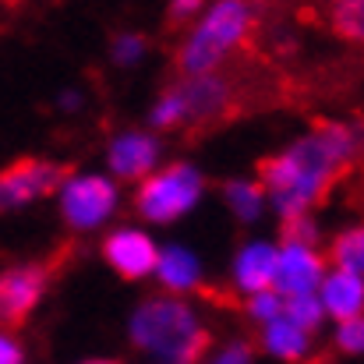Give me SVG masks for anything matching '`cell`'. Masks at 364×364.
Listing matches in <instances>:
<instances>
[{
  "label": "cell",
  "instance_id": "1",
  "mask_svg": "<svg viewBox=\"0 0 364 364\" xmlns=\"http://www.w3.org/2000/svg\"><path fill=\"white\" fill-rule=\"evenodd\" d=\"M364 152V127L354 121H322L279 156L262 159L258 184L283 220L311 216L318 202Z\"/></svg>",
  "mask_w": 364,
  "mask_h": 364
},
{
  "label": "cell",
  "instance_id": "2",
  "mask_svg": "<svg viewBox=\"0 0 364 364\" xmlns=\"http://www.w3.org/2000/svg\"><path fill=\"white\" fill-rule=\"evenodd\" d=\"M131 336L138 347L170 364H198L209 350V333L181 297H152L134 311Z\"/></svg>",
  "mask_w": 364,
  "mask_h": 364
},
{
  "label": "cell",
  "instance_id": "3",
  "mask_svg": "<svg viewBox=\"0 0 364 364\" xmlns=\"http://www.w3.org/2000/svg\"><path fill=\"white\" fill-rule=\"evenodd\" d=\"M255 25H258V18H251V11L244 4H216L209 11V18L184 43V50H181V71L188 78L213 75L234 50L251 46Z\"/></svg>",
  "mask_w": 364,
  "mask_h": 364
},
{
  "label": "cell",
  "instance_id": "4",
  "mask_svg": "<svg viewBox=\"0 0 364 364\" xmlns=\"http://www.w3.org/2000/svg\"><path fill=\"white\" fill-rule=\"evenodd\" d=\"M198 191H202V177L191 166L173 163V166H166V170H159V173L141 181L138 209H141V216H149L156 223H166V220L188 213L195 205Z\"/></svg>",
  "mask_w": 364,
  "mask_h": 364
},
{
  "label": "cell",
  "instance_id": "5",
  "mask_svg": "<svg viewBox=\"0 0 364 364\" xmlns=\"http://www.w3.org/2000/svg\"><path fill=\"white\" fill-rule=\"evenodd\" d=\"M64 255L68 251H60L46 262H36V265H18V269L0 272V329H18L28 322L50 276L60 269Z\"/></svg>",
  "mask_w": 364,
  "mask_h": 364
},
{
  "label": "cell",
  "instance_id": "6",
  "mask_svg": "<svg viewBox=\"0 0 364 364\" xmlns=\"http://www.w3.org/2000/svg\"><path fill=\"white\" fill-rule=\"evenodd\" d=\"M64 181H71V166H57V163H43V159H18L7 170H0V213L25 205L32 198H43L50 191H57Z\"/></svg>",
  "mask_w": 364,
  "mask_h": 364
},
{
  "label": "cell",
  "instance_id": "7",
  "mask_svg": "<svg viewBox=\"0 0 364 364\" xmlns=\"http://www.w3.org/2000/svg\"><path fill=\"white\" fill-rule=\"evenodd\" d=\"M326 272H329V258H326V251H318V247H304V244H279L272 290H276L283 301H287V297L318 294Z\"/></svg>",
  "mask_w": 364,
  "mask_h": 364
},
{
  "label": "cell",
  "instance_id": "8",
  "mask_svg": "<svg viewBox=\"0 0 364 364\" xmlns=\"http://www.w3.org/2000/svg\"><path fill=\"white\" fill-rule=\"evenodd\" d=\"M114 202H117V191H114V184L107 177L68 181V188H64V220L75 230H89L100 220L110 216Z\"/></svg>",
  "mask_w": 364,
  "mask_h": 364
},
{
  "label": "cell",
  "instance_id": "9",
  "mask_svg": "<svg viewBox=\"0 0 364 364\" xmlns=\"http://www.w3.org/2000/svg\"><path fill=\"white\" fill-rule=\"evenodd\" d=\"M318 301H322L326 318H333L336 326L340 322H350V318H361L364 315V276L343 272V269H333L329 265V272H326V279L318 287Z\"/></svg>",
  "mask_w": 364,
  "mask_h": 364
},
{
  "label": "cell",
  "instance_id": "10",
  "mask_svg": "<svg viewBox=\"0 0 364 364\" xmlns=\"http://www.w3.org/2000/svg\"><path fill=\"white\" fill-rule=\"evenodd\" d=\"M103 255H107V262L121 272L124 279H138V276L152 272L156 262H159L156 244L149 241L145 234H138V230H121V234L107 237Z\"/></svg>",
  "mask_w": 364,
  "mask_h": 364
},
{
  "label": "cell",
  "instance_id": "11",
  "mask_svg": "<svg viewBox=\"0 0 364 364\" xmlns=\"http://www.w3.org/2000/svg\"><path fill=\"white\" fill-rule=\"evenodd\" d=\"M276 255H279V247H276V244H265V241L247 244L241 255H237L234 279H237V287H241L247 297L272 290V279H276Z\"/></svg>",
  "mask_w": 364,
  "mask_h": 364
},
{
  "label": "cell",
  "instance_id": "12",
  "mask_svg": "<svg viewBox=\"0 0 364 364\" xmlns=\"http://www.w3.org/2000/svg\"><path fill=\"white\" fill-rule=\"evenodd\" d=\"M156 163V141L145 138V134H127V138H117L114 149H110V166L117 177H127V181H138L152 170Z\"/></svg>",
  "mask_w": 364,
  "mask_h": 364
},
{
  "label": "cell",
  "instance_id": "13",
  "mask_svg": "<svg viewBox=\"0 0 364 364\" xmlns=\"http://www.w3.org/2000/svg\"><path fill=\"white\" fill-rule=\"evenodd\" d=\"M262 347H265L272 358H279V361L301 364V361H308L311 336L301 333L297 326H290L287 318H276V322L265 326V333H262Z\"/></svg>",
  "mask_w": 364,
  "mask_h": 364
},
{
  "label": "cell",
  "instance_id": "14",
  "mask_svg": "<svg viewBox=\"0 0 364 364\" xmlns=\"http://www.w3.org/2000/svg\"><path fill=\"white\" fill-rule=\"evenodd\" d=\"M156 272H159L163 287L173 290V294L191 290V287L198 283V262H195L184 247H166V251L159 255V262H156Z\"/></svg>",
  "mask_w": 364,
  "mask_h": 364
},
{
  "label": "cell",
  "instance_id": "15",
  "mask_svg": "<svg viewBox=\"0 0 364 364\" xmlns=\"http://www.w3.org/2000/svg\"><path fill=\"white\" fill-rule=\"evenodd\" d=\"M326 258H329L333 269L364 276V220L354 223V227H347V230H340V234L333 237V244H329Z\"/></svg>",
  "mask_w": 364,
  "mask_h": 364
},
{
  "label": "cell",
  "instance_id": "16",
  "mask_svg": "<svg viewBox=\"0 0 364 364\" xmlns=\"http://www.w3.org/2000/svg\"><path fill=\"white\" fill-rule=\"evenodd\" d=\"M283 318L290 326H297L301 333H318L322 322H326V311H322V301L318 294H304V297H287L283 301Z\"/></svg>",
  "mask_w": 364,
  "mask_h": 364
},
{
  "label": "cell",
  "instance_id": "17",
  "mask_svg": "<svg viewBox=\"0 0 364 364\" xmlns=\"http://www.w3.org/2000/svg\"><path fill=\"white\" fill-rule=\"evenodd\" d=\"M329 25L340 39L364 43V0H343L329 7Z\"/></svg>",
  "mask_w": 364,
  "mask_h": 364
},
{
  "label": "cell",
  "instance_id": "18",
  "mask_svg": "<svg viewBox=\"0 0 364 364\" xmlns=\"http://www.w3.org/2000/svg\"><path fill=\"white\" fill-rule=\"evenodd\" d=\"M227 202L241 220H255L265 209V188L251 184V181H234V184H227Z\"/></svg>",
  "mask_w": 364,
  "mask_h": 364
},
{
  "label": "cell",
  "instance_id": "19",
  "mask_svg": "<svg viewBox=\"0 0 364 364\" xmlns=\"http://www.w3.org/2000/svg\"><path fill=\"white\" fill-rule=\"evenodd\" d=\"M333 347L343 358H364V315L350 318V322H340L333 329Z\"/></svg>",
  "mask_w": 364,
  "mask_h": 364
},
{
  "label": "cell",
  "instance_id": "20",
  "mask_svg": "<svg viewBox=\"0 0 364 364\" xmlns=\"http://www.w3.org/2000/svg\"><path fill=\"white\" fill-rule=\"evenodd\" d=\"M247 315L255 318V322H262V326H269V322H276V318H283V297L276 294V290H265V294H255V297H247Z\"/></svg>",
  "mask_w": 364,
  "mask_h": 364
},
{
  "label": "cell",
  "instance_id": "21",
  "mask_svg": "<svg viewBox=\"0 0 364 364\" xmlns=\"http://www.w3.org/2000/svg\"><path fill=\"white\" fill-rule=\"evenodd\" d=\"M318 223L315 216H294L283 220V244H304V247H318Z\"/></svg>",
  "mask_w": 364,
  "mask_h": 364
},
{
  "label": "cell",
  "instance_id": "22",
  "mask_svg": "<svg viewBox=\"0 0 364 364\" xmlns=\"http://www.w3.org/2000/svg\"><path fill=\"white\" fill-rule=\"evenodd\" d=\"M184 114H188L184 96H181V92H166V96H163V103H159V110H156V124H159V127L181 124V117H184Z\"/></svg>",
  "mask_w": 364,
  "mask_h": 364
},
{
  "label": "cell",
  "instance_id": "23",
  "mask_svg": "<svg viewBox=\"0 0 364 364\" xmlns=\"http://www.w3.org/2000/svg\"><path fill=\"white\" fill-rule=\"evenodd\" d=\"M0 364H21L18 343H14L11 336H4V333H0Z\"/></svg>",
  "mask_w": 364,
  "mask_h": 364
},
{
  "label": "cell",
  "instance_id": "24",
  "mask_svg": "<svg viewBox=\"0 0 364 364\" xmlns=\"http://www.w3.org/2000/svg\"><path fill=\"white\" fill-rule=\"evenodd\" d=\"M216 364H251V347H247V343H237V347H230Z\"/></svg>",
  "mask_w": 364,
  "mask_h": 364
},
{
  "label": "cell",
  "instance_id": "25",
  "mask_svg": "<svg viewBox=\"0 0 364 364\" xmlns=\"http://www.w3.org/2000/svg\"><path fill=\"white\" fill-rule=\"evenodd\" d=\"M138 53H141V39L138 36H127V39L117 43V60H134Z\"/></svg>",
  "mask_w": 364,
  "mask_h": 364
},
{
  "label": "cell",
  "instance_id": "26",
  "mask_svg": "<svg viewBox=\"0 0 364 364\" xmlns=\"http://www.w3.org/2000/svg\"><path fill=\"white\" fill-rule=\"evenodd\" d=\"M89 364H114V361H89Z\"/></svg>",
  "mask_w": 364,
  "mask_h": 364
}]
</instances>
